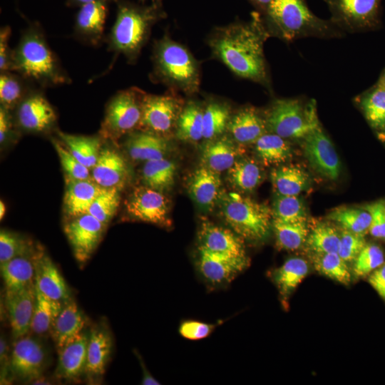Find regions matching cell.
I'll list each match as a JSON object with an SVG mask.
<instances>
[{
	"mask_svg": "<svg viewBox=\"0 0 385 385\" xmlns=\"http://www.w3.org/2000/svg\"><path fill=\"white\" fill-rule=\"evenodd\" d=\"M175 175V164L165 158L147 161L142 168L144 185L163 192L173 187Z\"/></svg>",
	"mask_w": 385,
	"mask_h": 385,
	"instance_id": "e575fe53",
	"label": "cell"
},
{
	"mask_svg": "<svg viewBox=\"0 0 385 385\" xmlns=\"http://www.w3.org/2000/svg\"><path fill=\"white\" fill-rule=\"evenodd\" d=\"M227 130L237 143L254 144L268 132L265 113L253 106H245L231 116Z\"/></svg>",
	"mask_w": 385,
	"mask_h": 385,
	"instance_id": "cb8c5ba5",
	"label": "cell"
},
{
	"mask_svg": "<svg viewBox=\"0 0 385 385\" xmlns=\"http://www.w3.org/2000/svg\"><path fill=\"white\" fill-rule=\"evenodd\" d=\"M128 214L134 219L160 226H169L170 202L163 192L146 185L135 188L125 202Z\"/></svg>",
	"mask_w": 385,
	"mask_h": 385,
	"instance_id": "4fadbf2b",
	"label": "cell"
},
{
	"mask_svg": "<svg viewBox=\"0 0 385 385\" xmlns=\"http://www.w3.org/2000/svg\"><path fill=\"white\" fill-rule=\"evenodd\" d=\"M96 0H66V6L69 7H81V6Z\"/></svg>",
	"mask_w": 385,
	"mask_h": 385,
	"instance_id": "6125c7cd",
	"label": "cell"
},
{
	"mask_svg": "<svg viewBox=\"0 0 385 385\" xmlns=\"http://www.w3.org/2000/svg\"><path fill=\"white\" fill-rule=\"evenodd\" d=\"M248 265L247 257H230L198 247V270L204 279L210 284H223L230 282Z\"/></svg>",
	"mask_w": 385,
	"mask_h": 385,
	"instance_id": "2e32d148",
	"label": "cell"
},
{
	"mask_svg": "<svg viewBox=\"0 0 385 385\" xmlns=\"http://www.w3.org/2000/svg\"><path fill=\"white\" fill-rule=\"evenodd\" d=\"M327 217L339 224L343 230L364 235L369 231L371 222L370 214L366 209L353 207L337 208Z\"/></svg>",
	"mask_w": 385,
	"mask_h": 385,
	"instance_id": "7bdbcfd3",
	"label": "cell"
},
{
	"mask_svg": "<svg viewBox=\"0 0 385 385\" xmlns=\"http://www.w3.org/2000/svg\"><path fill=\"white\" fill-rule=\"evenodd\" d=\"M262 16L270 36L286 42L304 37L343 36L330 20L317 16L305 0H272Z\"/></svg>",
	"mask_w": 385,
	"mask_h": 385,
	"instance_id": "277c9868",
	"label": "cell"
},
{
	"mask_svg": "<svg viewBox=\"0 0 385 385\" xmlns=\"http://www.w3.org/2000/svg\"><path fill=\"white\" fill-rule=\"evenodd\" d=\"M184 106L173 91L163 95L145 93L138 130L167 138L175 130Z\"/></svg>",
	"mask_w": 385,
	"mask_h": 385,
	"instance_id": "30bf717a",
	"label": "cell"
},
{
	"mask_svg": "<svg viewBox=\"0 0 385 385\" xmlns=\"http://www.w3.org/2000/svg\"><path fill=\"white\" fill-rule=\"evenodd\" d=\"M231 116L228 105L210 101L203 110V139L210 140L222 135L227 130Z\"/></svg>",
	"mask_w": 385,
	"mask_h": 385,
	"instance_id": "f35d334b",
	"label": "cell"
},
{
	"mask_svg": "<svg viewBox=\"0 0 385 385\" xmlns=\"http://www.w3.org/2000/svg\"><path fill=\"white\" fill-rule=\"evenodd\" d=\"M221 184L219 173L202 165L190 175L188 190L199 207L210 211L218 202L222 193Z\"/></svg>",
	"mask_w": 385,
	"mask_h": 385,
	"instance_id": "603a6c76",
	"label": "cell"
},
{
	"mask_svg": "<svg viewBox=\"0 0 385 385\" xmlns=\"http://www.w3.org/2000/svg\"><path fill=\"white\" fill-rule=\"evenodd\" d=\"M272 185L278 195H298L308 189L310 180L308 174L296 165H282L270 173Z\"/></svg>",
	"mask_w": 385,
	"mask_h": 385,
	"instance_id": "d6a6232c",
	"label": "cell"
},
{
	"mask_svg": "<svg viewBox=\"0 0 385 385\" xmlns=\"http://www.w3.org/2000/svg\"><path fill=\"white\" fill-rule=\"evenodd\" d=\"M34 252L0 264L6 292L16 291L34 283Z\"/></svg>",
	"mask_w": 385,
	"mask_h": 385,
	"instance_id": "1f68e13d",
	"label": "cell"
},
{
	"mask_svg": "<svg viewBox=\"0 0 385 385\" xmlns=\"http://www.w3.org/2000/svg\"><path fill=\"white\" fill-rule=\"evenodd\" d=\"M340 235L327 223L316 225L309 232L306 242L314 254L337 252Z\"/></svg>",
	"mask_w": 385,
	"mask_h": 385,
	"instance_id": "ee69618b",
	"label": "cell"
},
{
	"mask_svg": "<svg viewBox=\"0 0 385 385\" xmlns=\"http://www.w3.org/2000/svg\"><path fill=\"white\" fill-rule=\"evenodd\" d=\"M14 72L41 88L72 82L49 46L42 26L36 21L30 23L22 31L14 48Z\"/></svg>",
	"mask_w": 385,
	"mask_h": 385,
	"instance_id": "3957f363",
	"label": "cell"
},
{
	"mask_svg": "<svg viewBox=\"0 0 385 385\" xmlns=\"http://www.w3.org/2000/svg\"><path fill=\"white\" fill-rule=\"evenodd\" d=\"M140 358V357H139ZM140 364H141V366H142V368L143 369V380H142V384H144V385H154V384H160V383H158V381L155 379L149 373L148 371H147V369H145L141 359H140Z\"/></svg>",
	"mask_w": 385,
	"mask_h": 385,
	"instance_id": "94428289",
	"label": "cell"
},
{
	"mask_svg": "<svg viewBox=\"0 0 385 385\" xmlns=\"http://www.w3.org/2000/svg\"><path fill=\"white\" fill-rule=\"evenodd\" d=\"M11 29L4 26L0 29V73L14 71V48L9 46Z\"/></svg>",
	"mask_w": 385,
	"mask_h": 385,
	"instance_id": "11a10c76",
	"label": "cell"
},
{
	"mask_svg": "<svg viewBox=\"0 0 385 385\" xmlns=\"http://www.w3.org/2000/svg\"><path fill=\"white\" fill-rule=\"evenodd\" d=\"M227 171L229 182L240 191L253 190L262 179L260 168L250 158H238Z\"/></svg>",
	"mask_w": 385,
	"mask_h": 385,
	"instance_id": "ab89813d",
	"label": "cell"
},
{
	"mask_svg": "<svg viewBox=\"0 0 385 385\" xmlns=\"http://www.w3.org/2000/svg\"><path fill=\"white\" fill-rule=\"evenodd\" d=\"M272 211L273 219L282 222L307 221L306 207L298 195H278Z\"/></svg>",
	"mask_w": 385,
	"mask_h": 385,
	"instance_id": "bcb514c9",
	"label": "cell"
},
{
	"mask_svg": "<svg viewBox=\"0 0 385 385\" xmlns=\"http://www.w3.org/2000/svg\"><path fill=\"white\" fill-rule=\"evenodd\" d=\"M309 267L302 258L287 260L274 273V279L283 297L289 295L307 276Z\"/></svg>",
	"mask_w": 385,
	"mask_h": 385,
	"instance_id": "60d3db41",
	"label": "cell"
},
{
	"mask_svg": "<svg viewBox=\"0 0 385 385\" xmlns=\"http://www.w3.org/2000/svg\"><path fill=\"white\" fill-rule=\"evenodd\" d=\"M106 227L89 213L70 218L65 224V235L79 262L84 263L90 259L102 240Z\"/></svg>",
	"mask_w": 385,
	"mask_h": 385,
	"instance_id": "9a60e30c",
	"label": "cell"
},
{
	"mask_svg": "<svg viewBox=\"0 0 385 385\" xmlns=\"http://www.w3.org/2000/svg\"><path fill=\"white\" fill-rule=\"evenodd\" d=\"M36 297L31 330L42 335L50 332L53 324L60 313L63 303L42 293L35 285Z\"/></svg>",
	"mask_w": 385,
	"mask_h": 385,
	"instance_id": "8d00e7d4",
	"label": "cell"
},
{
	"mask_svg": "<svg viewBox=\"0 0 385 385\" xmlns=\"http://www.w3.org/2000/svg\"><path fill=\"white\" fill-rule=\"evenodd\" d=\"M17 128L24 132L44 133L53 130L57 122L53 106L45 96L43 88H32L13 110Z\"/></svg>",
	"mask_w": 385,
	"mask_h": 385,
	"instance_id": "8fae6325",
	"label": "cell"
},
{
	"mask_svg": "<svg viewBox=\"0 0 385 385\" xmlns=\"http://www.w3.org/2000/svg\"><path fill=\"white\" fill-rule=\"evenodd\" d=\"M86 319L78 304L71 298L63 303L50 333L58 351L83 331Z\"/></svg>",
	"mask_w": 385,
	"mask_h": 385,
	"instance_id": "484cf974",
	"label": "cell"
},
{
	"mask_svg": "<svg viewBox=\"0 0 385 385\" xmlns=\"http://www.w3.org/2000/svg\"><path fill=\"white\" fill-rule=\"evenodd\" d=\"M270 36L262 14L256 11L249 21L216 28L208 44L212 54L236 76L270 89L264 44Z\"/></svg>",
	"mask_w": 385,
	"mask_h": 385,
	"instance_id": "6da1fadb",
	"label": "cell"
},
{
	"mask_svg": "<svg viewBox=\"0 0 385 385\" xmlns=\"http://www.w3.org/2000/svg\"><path fill=\"white\" fill-rule=\"evenodd\" d=\"M145 93L130 87L119 91L109 100L99 132L103 140L115 142L138 129Z\"/></svg>",
	"mask_w": 385,
	"mask_h": 385,
	"instance_id": "ba28073f",
	"label": "cell"
},
{
	"mask_svg": "<svg viewBox=\"0 0 385 385\" xmlns=\"http://www.w3.org/2000/svg\"><path fill=\"white\" fill-rule=\"evenodd\" d=\"M103 188L92 178L67 179L63 197V209L66 215L72 218L88 213L91 204Z\"/></svg>",
	"mask_w": 385,
	"mask_h": 385,
	"instance_id": "83f0119b",
	"label": "cell"
},
{
	"mask_svg": "<svg viewBox=\"0 0 385 385\" xmlns=\"http://www.w3.org/2000/svg\"><path fill=\"white\" fill-rule=\"evenodd\" d=\"M138 1H139V3L142 4H145V2L148 1H150L151 4H163L162 3L163 0H138Z\"/></svg>",
	"mask_w": 385,
	"mask_h": 385,
	"instance_id": "03108f58",
	"label": "cell"
},
{
	"mask_svg": "<svg viewBox=\"0 0 385 385\" xmlns=\"http://www.w3.org/2000/svg\"><path fill=\"white\" fill-rule=\"evenodd\" d=\"M354 262V274L356 277H363L384 264V253L379 246L366 244Z\"/></svg>",
	"mask_w": 385,
	"mask_h": 385,
	"instance_id": "f907efd6",
	"label": "cell"
},
{
	"mask_svg": "<svg viewBox=\"0 0 385 385\" xmlns=\"http://www.w3.org/2000/svg\"><path fill=\"white\" fill-rule=\"evenodd\" d=\"M376 83L385 86V68L381 72V73L378 81H376Z\"/></svg>",
	"mask_w": 385,
	"mask_h": 385,
	"instance_id": "e7e4bbea",
	"label": "cell"
},
{
	"mask_svg": "<svg viewBox=\"0 0 385 385\" xmlns=\"http://www.w3.org/2000/svg\"><path fill=\"white\" fill-rule=\"evenodd\" d=\"M113 346L112 337L105 325L98 324L89 332L87 345L86 376L99 379L104 374Z\"/></svg>",
	"mask_w": 385,
	"mask_h": 385,
	"instance_id": "d4e9b609",
	"label": "cell"
},
{
	"mask_svg": "<svg viewBox=\"0 0 385 385\" xmlns=\"http://www.w3.org/2000/svg\"><path fill=\"white\" fill-rule=\"evenodd\" d=\"M17 127L14 119L12 111L0 106V143L4 145L15 135Z\"/></svg>",
	"mask_w": 385,
	"mask_h": 385,
	"instance_id": "9f6ffc18",
	"label": "cell"
},
{
	"mask_svg": "<svg viewBox=\"0 0 385 385\" xmlns=\"http://www.w3.org/2000/svg\"><path fill=\"white\" fill-rule=\"evenodd\" d=\"M237 144L232 138L224 135L207 140L202 149V165L219 173L228 170L241 154Z\"/></svg>",
	"mask_w": 385,
	"mask_h": 385,
	"instance_id": "f1b7e54d",
	"label": "cell"
},
{
	"mask_svg": "<svg viewBox=\"0 0 385 385\" xmlns=\"http://www.w3.org/2000/svg\"><path fill=\"white\" fill-rule=\"evenodd\" d=\"M37 87L14 71L2 72L0 74L1 106L13 111L28 93Z\"/></svg>",
	"mask_w": 385,
	"mask_h": 385,
	"instance_id": "74e56055",
	"label": "cell"
},
{
	"mask_svg": "<svg viewBox=\"0 0 385 385\" xmlns=\"http://www.w3.org/2000/svg\"><path fill=\"white\" fill-rule=\"evenodd\" d=\"M34 283L47 297L64 302L71 297L70 289L58 269L41 247H36L33 255Z\"/></svg>",
	"mask_w": 385,
	"mask_h": 385,
	"instance_id": "ac0fdd59",
	"label": "cell"
},
{
	"mask_svg": "<svg viewBox=\"0 0 385 385\" xmlns=\"http://www.w3.org/2000/svg\"><path fill=\"white\" fill-rule=\"evenodd\" d=\"M15 340L10 356V372L16 379L31 383L41 376L46 369V349L34 337L25 335Z\"/></svg>",
	"mask_w": 385,
	"mask_h": 385,
	"instance_id": "7c38bea8",
	"label": "cell"
},
{
	"mask_svg": "<svg viewBox=\"0 0 385 385\" xmlns=\"http://www.w3.org/2000/svg\"><path fill=\"white\" fill-rule=\"evenodd\" d=\"M254 145L257 157L267 166L284 163L292 156V148L287 140L273 133H265Z\"/></svg>",
	"mask_w": 385,
	"mask_h": 385,
	"instance_id": "836d02e7",
	"label": "cell"
},
{
	"mask_svg": "<svg viewBox=\"0 0 385 385\" xmlns=\"http://www.w3.org/2000/svg\"><path fill=\"white\" fill-rule=\"evenodd\" d=\"M203 110L197 102L192 101L184 106L175 128L178 139L197 142L203 138Z\"/></svg>",
	"mask_w": 385,
	"mask_h": 385,
	"instance_id": "d590c367",
	"label": "cell"
},
{
	"mask_svg": "<svg viewBox=\"0 0 385 385\" xmlns=\"http://www.w3.org/2000/svg\"><path fill=\"white\" fill-rule=\"evenodd\" d=\"M331 13L330 21L340 30L361 32L381 26L382 0H324Z\"/></svg>",
	"mask_w": 385,
	"mask_h": 385,
	"instance_id": "9c48e42d",
	"label": "cell"
},
{
	"mask_svg": "<svg viewBox=\"0 0 385 385\" xmlns=\"http://www.w3.org/2000/svg\"><path fill=\"white\" fill-rule=\"evenodd\" d=\"M111 1L113 0H96L79 7L73 27L77 39L90 46H98L103 41Z\"/></svg>",
	"mask_w": 385,
	"mask_h": 385,
	"instance_id": "e0dca14e",
	"label": "cell"
},
{
	"mask_svg": "<svg viewBox=\"0 0 385 385\" xmlns=\"http://www.w3.org/2000/svg\"><path fill=\"white\" fill-rule=\"evenodd\" d=\"M113 2L116 5V18L105 38L108 50L114 54L108 70L119 55L134 63L148 41L153 26L166 16L163 4L147 5L128 0Z\"/></svg>",
	"mask_w": 385,
	"mask_h": 385,
	"instance_id": "7a4b0ae2",
	"label": "cell"
},
{
	"mask_svg": "<svg viewBox=\"0 0 385 385\" xmlns=\"http://www.w3.org/2000/svg\"><path fill=\"white\" fill-rule=\"evenodd\" d=\"M120 190L117 188H103L91 204L88 213L107 225L115 215L120 200Z\"/></svg>",
	"mask_w": 385,
	"mask_h": 385,
	"instance_id": "7dc6e473",
	"label": "cell"
},
{
	"mask_svg": "<svg viewBox=\"0 0 385 385\" xmlns=\"http://www.w3.org/2000/svg\"><path fill=\"white\" fill-rule=\"evenodd\" d=\"M127 161L111 146H102L98 160L91 169V178L101 188L121 190L129 178Z\"/></svg>",
	"mask_w": 385,
	"mask_h": 385,
	"instance_id": "44dd1931",
	"label": "cell"
},
{
	"mask_svg": "<svg viewBox=\"0 0 385 385\" xmlns=\"http://www.w3.org/2000/svg\"><path fill=\"white\" fill-rule=\"evenodd\" d=\"M215 328L214 324L197 320H185L181 323L179 333L187 339L196 341L207 337Z\"/></svg>",
	"mask_w": 385,
	"mask_h": 385,
	"instance_id": "f5cc1de1",
	"label": "cell"
},
{
	"mask_svg": "<svg viewBox=\"0 0 385 385\" xmlns=\"http://www.w3.org/2000/svg\"><path fill=\"white\" fill-rule=\"evenodd\" d=\"M0 361H1V365L3 366V369H1V372L3 371V374H1V378L4 377L5 373L6 372V369H9V361L10 358L9 357L8 354V346L6 344V341L4 339L3 336L1 337L0 340Z\"/></svg>",
	"mask_w": 385,
	"mask_h": 385,
	"instance_id": "680465c9",
	"label": "cell"
},
{
	"mask_svg": "<svg viewBox=\"0 0 385 385\" xmlns=\"http://www.w3.org/2000/svg\"><path fill=\"white\" fill-rule=\"evenodd\" d=\"M257 9V11L263 14L267 9L272 0H249Z\"/></svg>",
	"mask_w": 385,
	"mask_h": 385,
	"instance_id": "91938a15",
	"label": "cell"
},
{
	"mask_svg": "<svg viewBox=\"0 0 385 385\" xmlns=\"http://www.w3.org/2000/svg\"><path fill=\"white\" fill-rule=\"evenodd\" d=\"M365 245L364 235L343 230L340 235L337 253L344 261L351 262L355 260Z\"/></svg>",
	"mask_w": 385,
	"mask_h": 385,
	"instance_id": "816d5d0a",
	"label": "cell"
},
{
	"mask_svg": "<svg viewBox=\"0 0 385 385\" xmlns=\"http://www.w3.org/2000/svg\"><path fill=\"white\" fill-rule=\"evenodd\" d=\"M124 146L132 160L145 162L165 158L170 149L167 138L140 130L128 134Z\"/></svg>",
	"mask_w": 385,
	"mask_h": 385,
	"instance_id": "4316f807",
	"label": "cell"
},
{
	"mask_svg": "<svg viewBox=\"0 0 385 385\" xmlns=\"http://www.w3.org/2000/svg\"><path fill=\"white\" fill-rule=\"evenodd\" d=\"M369 212L371 222L369 227V233L374 237L385 238V203L378 201L366 206Z\"/></svg>",
	"mask_w": 385,
	"mask_h": 385,
	"instance_id": "db71d44e",
	"label": "cell"
},
{
	"mask_svg": "<svg viewBox=\"0 0 385 385\" xmlns=\"http://www.w3.org/2000/svg\"><path fill=\"white\" fill-rule=\"evenodd\" d=\"M314 265L318 272L340 283L348 284L351 281L346 262L337 252L314 254Z\"/></svg>",
	"mask_w": 385,
	"mask_h": 385,
	"instance_id": "f6af8a7d",
	"label": "cell"
},
{
	"mask_svg": "<svg viewBox=\"0 0 385 385\" xmlns=\"http://www.w3.org/2000/svg\"><path fill=\"white\" fill-rule=\"evenodd\" d=\"M51 140L67 179L86 180L91 178V169L79 162L60 140L56 138Z\"/></svg>",
	"mask_w": 385,
	"mask_h": 385,
	"instance_id": "681fc988",
	"label": "cell"
},
{
	"mask_svg": "<svg viewBox=\"0 0 385 385\" xmlns=\"http://www.w3.org/2000/svg\"><path fill=\"white\" fill-rule=\"evenodd\" d=\"M6 212V206L2 200L0 201V219L1 220L4 218Z\"/></svg>",
	"mask_w": 385,
	"mask_h": 385,
	"instance_id": "be15d7a7",
	"label": "cell"
},
{
	"mask_svg": "<svg viewBox=\"0 0 385 385\" xmlns=\"http://www.w3.org/2000/svg\"><path fill=\"white\" fill-rule=\"evenodd\" d=\"M35 297V283L16 291L6 292V309L15 339L31 330Z\"/></svg>",
	"mask_w": 385,
	"mask_h": 385,
	"instance_id": "d6986e66",
	"label": "cell"
},
{
	"mask_svg": "<svg viewBox=\"0 0 385 385\" xmlns=\"http://www.w3.org/2000/svg\"><path fill=\"white\" fill-rule=\"evenodd\" d=\"M151 81L173 91L191 96L199 91L200 67L190 51L168 35L155 41L152 53Z\"/></svg>",
	"mask_w": 385,
	"mask_h": 385,
	"instance_id": "5b68a950",
	"label": "cell"
},
{
	"mask_svg": "<svg viewBox=\"0 0 385 385\" xmlns=\"http://www.w3.org/2000/svg\"><path fill=\"white\" fill-rule=\"evenodd\" d=\"M272 227L277 245L287 250L299 249L306 242L309 234L307 221L285 222L272 218Z\"/></svg>",
	"mask_w": 385,
	"mask_h": 385,
	"instance_id": "b9f144b4",
	"label": "cell"
},
{
	"mask_svg": "<svg viewBox=\"0 0 385 385\" xmlns=\"http://www.w3.org/2000/svg\"><path fill=\"white\" fill-rule=\"evenodd\" d=\"M200 247L217 254L247 257L244 240L231 229L203 220L198 231Z\"/></svg>",
	"mask_w": 385,
	"mask_h": 385,
	"instance_id": "ffe728a7",
	"label": "cell"
},
{
	"mask_svg": "<svg viewBox=\"0 0 385 385\" xmlns=\"http://www.w3.org/2000/svg\"><path fill=\"white\" fill-rule=\"evenodd\" d=\"M59 140L68 151L83 165L92 169L96 165L102 148L103 138L69 134L56 130Z\"/></svg>",
	"mask_w": 385,
	"mask_h": 385,
	"instance_id": "4dcf8cb0",
	"label": "cell"
},
{
	"mask_svg": "<svg viewBox=\"0 0 385 385\" xmlns=\"http://www.w3.org/2000/svg\"><path fill=\"white\" fill-rule=\"evenodd\" d=\"M88 336L89 332L83 330L58 351L56 377L76 381L86 374Z\"/></svg>",
	"mask_w": 385,
	"mask_h": 385,
	"instance_id": "7402d4cb",
	"label": "cell"
},
{
	"mask_svg": "<svg viewBox=\"0 0 385 385\" xmlns=\"http://www.w3.org/2000/svg\"><path fill=\"white\" fill-rule=\"evenodd\" d=\"M265 117L268 132L287 140L302 139L319 121L315 101L298 98L274 100Z\"/></svg>",
	"mask_w": 385,
	"mask_h": 385,
	"instance_id": "52a82bcc",
	"label": "cell"
},
{
	"mask_svg": "<svg viewBox=\"0 0 385 385\" xmlns=\"http://www.w3.org/2000/svg\"><path fill=\"white\" fill-rule=\"evenodd\" d=\"M355 101L378 138L385 141V86L376 83Z\"/></svg>",
	"mask_w": 385,
	"mask_h": 385,
	"instance_id": "f546056e",
	"label": "cell"
},
{
	"mask_svg": "<svg viewBox=\"0 0 385 385\" xmlns=\"http://www.w3.org/2000/svg\"><path fill=\"white\" fill-rule=\"evenodd\" d=\"M35 250L31 242L20 235L9 230H1L0 264L18 256L31 254Z\"/></svg>",
	"mask_w": 385,
	"mask_h": 385,
	"instance_id": "c3c4849f",
	"label": "cell"
},
{
	"mask_svg": "<svg viewBox=\"0 0 385 385\" xmlns=\"http://www.w3.org/2000/svg\"><path fill=\"white\" fill-rule=\"evenodd\" d=\"M369 282L380 297L385 299V264L374 270L369 277Z\"/></svg>",
	"mask_w": 385,
	"mask_h": 385,
	"instance_id": "6f0895ef",
	"label": "cell"
},
{
	"mask_svg": "<svg viewBox=\"0 0 385 385\" xmlns=\"http://www.w3.org/2000/svg\"><path fill=\"white\" fill-rule=\"evenodd\" d=\"M302 140L304 155L311 166L322 176L336 180L341 171L340 160L320 122Z\"/></svg>",
	"mask_w": 385,
	"mask_h": 385,
	"instance_id": "5bb4252c",
	"label": "cell"
},
{
	"mask_svg": "<svg viewBox=\"0 0 385 385\" xmlns=\"http://www.w3.org/2000/svg\"><path fill=\"white\" fill-rule=\"evenodd\" d=\"M217 203L227 225L244 240L260 242L270 233L272 211L238 192H222Z\"/></svg>",
	"mask_w": 385,
	"mask_h": 385,
	"instance_id": "8992f818",
	"label": "cell"
}]
</instances>
